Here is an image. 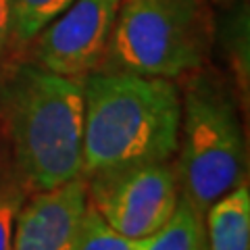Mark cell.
<instances>
[{
	"instance_id": "6da1fadb",
	"label": "cell",
	"mask_w": 250,
	"mask_h": 250,
	"mask_svg": "<svg viewBox=\"0 0 250 250\" xmlns=\"http://www.w3.org/2000/svg\"><path fill=\"white\" fill-rule=\"evenodd\" d=\"M82 83L83 177L171 161L182 123V92L173 80L96 71Z\"/></svg>"
},
{
	"instance_id": "7a4b0ae2",
	"label": "cell",
	"mask_w": 250,
	"mask_h": 250,
	"mask_svg": "<svg viewBox=\"0 0 250 250\" xmlns=\"http://www.w3.org/2000/svg\"><path fill=\"white\" fill-rule=\"evenodd\" d=\"M0 121L15 173L29 192H46L82 175L83 83L25 62L0 82Z\"/></svg>"
},
{
	"instance_id": "3957f363",
	"label": "cell",
	"mask_w": 250,
	"mask_h": 250,
	"mask_svg": "<svg viewBox=\"0 0 250 250\" xmlns=\"http://www.w3.org/2000/svg\"><path fill=\"white\" fill-rule=\"evenodd\" d=\"M177 184L205 215L208 207L246 182V142L231 92L208 73H196L182 94Z\"/></svg>"
},
{
	"instance_id": "277c9868",
	"label": "cell",
	"mask_w": 250,
	"mask_h": 250,
	"mask_svg": "<svg viewBox=\"0 0 250 250\" xmlns=\"http://www.w3.org/2000/svg\"><path fill=\"white\" fill-rule=\"evenodd\" d=\"M202 0H121L100 71L177 80L208 52Z\"/></svg>"
},
{
	"instance_id": "5b68a950",
	"label": "cell",
	"mask_w": 250,
	"mask_h": 250,
	"mask_svg": "<svg viewBox=\"0 0 250 250\" xmlns=\"http://www.w3.org/2000/svg\"><path fill=\"white\" fill-rule=\"evenodd\" d=\"M88 202L121 236L142 240L165 225L177 205V175L169 161L129 165L85 177Z\"/></svg>"
},
{
	"instance_id": "8992f818",
	"label": "cell",
	"mask_w": 250,
	"mask_h": 250,
	"mask_svg": "<svg viewBox=\"0 0 250 250\" xmlns=\"http://www.w3.org/2000/svg\"><path fill=\"white\" fill-rule=\"evenodd\" d=\"M121 0H73L40 34L36 62L54 73L85 77L103 62Z\"/></svg>"
},
{
	"instance_id": "52a82bcc",
	"label": "cell",
	"mask_w": 250,
	"mask_h": 250,
	"mask_svg": "<svg viewBox=\"0 0 250 250\" xmlns=\"http://www.w3.org/2000/svg\"><path fill=\"white\" fill-rule=\"evenodd\" d=\"M88 202L85 177L46 192H34L17 215L13 250H77Z\"/></svg>"
},
{
	"instance_id": "ba28073f",
	"label": "cell",
	"mask_w": 250,
	"mask_h": 250,
	"mask_svg": "<svg viewBox=\"0 0 250 250\" xmlns=\"http://www.w3.org/2000/svg\"><path fill=\"white\" fill-rule=\"evenodd\" d=\"M207 250L250 248V194L246 182L215 200L205 213Z\"/></svg>"
},
{
	"instance_id": "9c48e42d",
	"label": "cell",
	"mask_w": 250,
	"mask_h": 250,
	"mask_svg": "<svg viewBox=\"0 0 250 250\" xmlns=\"http://www.w3.org/2000/svg\"><path fill=\"white\" fill-rule=\"evenodd\" d=\"M138 250H207L205 215L179 194L177 205L165 225L140 240Z\"/></svg>"
},
{
	"instance_id": "30bf717a",
	"label": "cell",
	"mask_w": 250,
	"mask_h": 250,
	"mask_svg": "<svg viewBox=\"0 0 250 250\" xmlns=\"http://www.w3.org/2000/svg\"><path fill=\"white\" fill-rule=\"evenodd\" d=\"M73 0H13L11 40L17 44L31 42Z\"/></svg>"
},
{
	"instance_id": "8fae6325",
	"label": "cell",
	"mask_w": 250,
	"mask_h": 250,
	"mask_svg": "<svg viewBox=\"0 0 250 250\" xmlns=\"http://www.w3.org/2000/svg\"><path fill=\"white\" fill-rule=\"evenodd\" d=\"M140 240L127 238L117 233L106 225V221L98 215L90 202H85L80 240H77V250H138Z\"/></svg>"
},
{
	"instance_id": "7c38bea8",
	"label": "cell",
	"mask_w": 250,
	"mask_h": 250,
	"mask_svg": "<svg viewBox=\"0 0 250 250\" xmlns=\"http://www.w3.org/2000/svg\"><path fill=\"white\" fill-rule=\"evenodd\" d=\"M225 52L236 73L240 90H248V11L246 6H238L225 23L223 34Z\"/></svg>"
},
{
	"instance_id": "4fadbf2b",
	"label": "cell",
	"mask_w": 250,
	"mask_h": 250,
	"mask_svg": "<svg viewBox=\"0 0 250 250\" xmlns=\"http://www.w3.org/2000/svg\"><path fill=\"white\" fill-rule=\"evenodd\" d=\"M25 198L27 190L15 171L0 175V250H13L15 223L21 207L25 205Z\"/></svg>"
},
{
	"instance_id": "5bb4252c",
	"label": "cell",
	"mask_w": 250,
	"mask_h": 250,
	"mask_svg": "<svg viewBox=\"0 0 250 250\" xmlns=\"http://www.w3.org/2000/svg\"><path fill=\"white\" fill-rule=\"evenodd\" d=\"M11 9L13 0H0V52L11 42Z\"/></svg>"
}]
</instances>
